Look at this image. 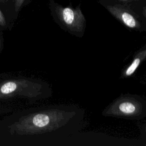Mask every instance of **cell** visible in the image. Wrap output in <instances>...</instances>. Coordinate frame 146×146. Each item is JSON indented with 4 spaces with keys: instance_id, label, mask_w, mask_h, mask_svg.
<instances>
[{
    "instance_id": "1",
    "label": "cell",
    "mask_w": 146,
    "mask_h": 146,
    "mask_svg": "<svg viewBox=\"0 0 146 146\" xmlns=\"http://www.w3.org/2000/svg\"><path fill=\"white\" fill-rule=\"evenodd\" d=\"M76 115L75 111L50 109L21 117L9 126L11 135H33L54 131L67 124Z\"/></svg>"
},
{
    "instance_id": "2",
    "label": "cell",
    "mask_w": 146,
    "mask_h": 146,
    "mask_svg": "<svg viewBox=\"0 0 146 146\" xmlns=\"http://www.w3.org/2000/svg\"><path fill=\"white\" fill-rule=\"evenodd\" d=\"M102 115L130 120H139L146 116V99L140 95L121 94L102 111Z\"/></svg>"
},
{
    "instance_id": "3",
    "label": "cell",
    "mask_w": 146,
    "mask_h": 146,
    "mask_svg": "<svg viewBox=\"0 0 146 146\" xmlns=\"http://www.w3.org/2000/svg\"><path fill=\"white\" fill-rule=\"evenodd\" d=\"M42 85L26 79H11L0 83V99L21 96L35 98L42 94Z\"/></svg>"
},
{
    "instance_id": "4",
    "label": "cell",
    "mask_w": 146,
    "mask_h": 146,
    "mask_svg": "<svg viewBox=\"0 0 146 146\" xmlns=\"http://www.w3.org/2000/svg\"><path fill=\"white\" fill-rule=\"evenodd\" d=\"M56 14L59 22L67 31L78 38L83 36L86 20L79 6L75 8L57 6Z\"/></svg>"
},
{
    "instance_id": "5",
    "label": "cell",
    "mask_w": 146,
    "mask_h": 146,
    "mask_svg": "<svg viewBox=\"0 0 146 146\" xmlns=\"http://www.w3.org/2000/svg\"><path fill=\"white\" fill-rule=\"evenodd\" d=\"M106 8L127 28L139 32H146V26L141 18L128 7L122 5H107Z\"/></svg>"
},
{
    "instance_id": "6",
    "label": "cell",
    "mask_w": 146,
    "mask_h": 146,
    "mask_svg": "<svg viewBox=\"0 0 146 146\" xmlns=\"http://www.w3.org/2000/svg\"><path fill=\"white\" fill-rule=\"evenodd\" d=\"M145 60L146 43L134 54L131 62L122 70L120 78L126 79L131 77Z\"/></svg>"
},
{
    "instance_id": "7",
    "label": "cell",
    "mask_w": 146,
    "mask_h": 146,
    "mask_svg": "<svg viewBox=\"0 0 146 146\" xmlns=\"http://www.w3.org/2000/svg\"><path fill=\"white\" fill-rule=\"evenodd\" d=\"M25 0H15V11H18L23 3Z\"/></svg>"
},
{
    "instance_id": "8",
    "label": "cell",
    "mask_w": 146,
    "mask_h": 146,
    "mask_svg": "<svg viewBox=\"0 0 146 146\" xmlns=\"http://www.w3.org/2000/svg\"><path fill=\"white\" fill-rule=\"evenodd\" d=\"M5 25H6V20L0 9V25L5 26Z\"/></svg>"
},
{
    "instance_id": "9",
    "label": "cell",
    "mask_w": 146,
    "mask_h": 146,
    "mask_svg": "<svg viewBox=\"0 0 146 146\" xmlns=\"http://www.w3.org/2000/svg\"><path fill=\"white\" fill-rule=\"evenodd\" d=\"M140 82L142 84H146V71L145 72V73L144 74L143 76L141 78V79L140 80Z\"/></svg>"
},
{
    "instance_id": "10",
    "label": "cell",
    "mask_w": 146,
    "mask_h": 146,
    "mask_svg": "<svg viewBox=\"0 0 146 146\" xmlns=\"http://www.w3.org/2000/svg\"><path fill=\"white\" fill-rule=\"evenodd\" d=\"M143 15L144 17V18L146 19V6L144 7L143 11Z\"/></svg>"
},
{
    "instance_id": "11",
    "label": "cell",
    "mask_w": 146,
    "mask_h": 146,
    "mask_svg": "<svg viewBox=\"0 0 146 146\" xmlns=\"http://www.w3.org/2000/svg\"><path fill=\"white\" fill-rule=\"evenodd\" d=\"M144 130H145V131L146 132V124H145V126H144Z\"/></svg>"
},
{
    "instance_id": "12",
    "label": "cell",
    "mask_w": 146,
    "mask_h": 146,
    "mask_svg": "<svg viewBox=\"0 0 146 146\" xmlns=\"http://www.w3.org/2000/svg\"><path fill=\"white\" fill-rule=\"evenodd\" d=\"M122 1H128V0H122ZM131 1H134V0H131Z\"/></svg>"
},
{
    "instance_id": "13",
    "label": "cell",
    "mask_w": 146,
    "mask_h": 146,
    "mask_svg": "<svg viewBox=\"0 0 146 146\" xmlns=\"http://www.w3.org/2000/svg\"><path fill=\"white\" fill-rule=\"evenodd\" d=\"M0 47H1V41H0Z\"/></svg>"
}]
</instances>
